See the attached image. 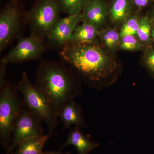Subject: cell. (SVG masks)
I'll return each mask as SVG.
<instances>
[{"mask_svg":"<svg viewBox=\"0 0 154 154\" xmlns=\"http://www.w3.org/2000/svg\"><path fill=\"white\" fill-rule=\"evenodd\" d=\"M77 75L62 61H41L36 68L34 84L57 117L65 105L79 94Z\"/></svg>","mask_w":154,"mask_h":154,"instance_id":"6da1fadb","label":"cell"},{"mask_svg":"<svg viewBox=\"0 0 154 154\" xmlns=\"http://www.w3.org/2000/svg\"><path fill=\"white\" fill-rule=\"evenodd\" d=\"M59 55L77 74L92 83L108 76L117 66L111 52L98 43H69L60 50Z\"/></svg>","mask_w":154,"mask_h":154,"instance_id":"7a4b0ae2","label":"cell"},{"mask_svg":"<svg viewBox=\"0 0 154 154\" xmlns=\"http://www.w3.org/2000/svg\"><path fill=\"white\" fill-rule=\"evenodd\" d=\"M24 108L17 86L6 81L0 86V144L6 151L11 146L15 122Z\"/></svg>","mask_w":154,"mask_h":154,"instance_id":"3957f363","label":"cell"},{"mask_svg":"<svg viewBox=\"0 0 154 154\" xmlns=\"http://www.w3.org/2000/svg\"><path fill=\"white\" fill-rule=\"evenodd\" d=\"M17 87L22 95L25 108L39 116L46 125L49 133L52 134L57 125L58 117L47 98L31 82L26 72L22 73Z\"/></svg>","mask_w":154,"mask_h":154,"instance_id":"277c9868","label":"cell"},{"mask_svg":"<svg viewBox=\"0 0 154 154\" xmlns=\"http://www.w3.org/2000/svg\"><path fill=\"white\" fill-rule=\"evenodd\" d=\"M60 14L58 0H35L31 8L25 14L30 35L45 40L60 19Z\"/></svg>","mask_w":154,"mask_h":154,"instance_id":"5b68a950","label":"cell"},{"mask_svg":"<svg viewBox=\"0 0 154 154\" xmlns=\"http://www.w3.org/2000/svg\"><path fill=\"white\" fill-rule=\"evenodd\" d=\"M26 12L19 0H10L0 13V52L22 37L27 24Z\"/></svg>","mask_w":154,"mask_h":154,"instance_id":"8992f818","label":"cell"},{"mask_svg":"<svg viewBox=\"0 0 154 154\" xmlns=\"http://www.w3.org/2000/svg\"><path fill=\"white\" fill-rule=\"evenodd\" d=\"M42 119L29 109L24 108L18 116L13 130L11 146L6 152L11 154L21 142L43 135Z\"/></svg>","mask_w":154,"mask_h":154,"instance_id":"52a82bcc","label":"cell"},{"mask_svg":"<svg viewBox=\"0 0 154 154\" xmlns=\"http://www.w3.org/2000/svg\"><path fill=\"white\" fill-rule=\"evenodd\" d=\"M45 39L30 35L18 39L17 44L2 59L8 63H19L41 59L45 50Z\"/></svg>","mask_w":154,"mask_h":154,"instance_id":"ba28073f","label":"cell"},{"mask_svg":"<svg viewBox=\"0 0 154 154\" xmlns=\"http://www.w3.org/2000/svg\"><path fill=\"white\" fill-rule=\"evenodd\" d=\"M82 20V12L60 18L45 39L48 45L54 48L61 49L69 42L73 33Z\"/></svg>","mask_w":154,"mask_h":154,"instance_id":"9c48e42d","label":"cell"},{"mask_svg":"<svg viewBox=\"0 0 154 154\" xmlns=\"http://www.w3.org/2000/svg\"><path fill=\"white\" fill-rule=\"evenodd\" d=\"M107 13L104 0H89L82 11V22L100 30L105 24Z\"/></svg>","mask_w":154,"mask_h":154,"instance_id":"30bf717a","label":"cell"},{"mask_svg":"<svg viewBox=\"0 0 154 154\" xmlns=\"http://www.w3.org/2000/svg\"><path fill=\"white\" fill-rule=\"evenodd\" d=\"M81 129L75 127L70 131L60 150L72 145L76 149L78 154H89L99 146V144L91 140L90 137L84 133Z\"/></svg>","mask_w":154,"mask_h":154,"instance_id":"8fae6325","label":"cell"},{"mask_svg":"<svg viewBox=\"0 0 154 154\" xmlns=\"http://www.w3.org/2000/svg\"><path fill=\"white\" fill-rule=\"evenodd\" d=\"M58 119L64 128H70L72 125L80 128L86 126L81 107L74 100L65 105L59 114Z\"/></svg>","mask_w":154,"mask_h":154,"instance_id":"7c38bea8","label":"cell"},{"mask_svg":"<svg viewBox=\"0 0 154 154\" xmlns=\"http://www.w3.org/2000/svg\"><path fill=\"white\" fill-rule=\"evenodd\" d=\"M52 135V134L48 133L23 141L18 144L16 151L11 154H42L45 143Z\"/></svg>","mask_w":154,"mask_h":154,"instance_id":"4fadbf2b","label":"cell"},{"mask_svg":"<svg viewBox=\"0 0 154 154\" xmlns=\"http://www.w3.org/2000/svg\"><path fill=\"white\" fill-rule=\"evenodd\" d=\"M100 30L88 23L82 22L78 25L73 33L69 43H98Z\"/></svg>","mask_w":154,"mask_h":154,"instance_id":"5bb4252c","label":"cell"},{"mask_svg":"<svg viewBox=\"0 0 154 154\" xmlns=\"http://www.w3.org/2000/svg\"><path fill=\"white\" fill-rule=\"evenodd\" d=\"M132 0H114L110 6V18L116 24L124 23L130 17Z\"/></svg>","mask_w":154,"mask_h":154,"instance_id":"9a60e30c","label":"cell"},{"mask_svg":"<svg viewBox=\"0 0 154 154\" xmlns=\"http://www.w3.org/2000/svg\"><path fill=\"white\" fill-rule=\"evenodd\" d=\"M99 38L110 52L119 46L120 42V33L115 29L108 28L100 30Z\"/></svg>","mask_w":154,"mask_h":154,"instance_id":"2e32d148","label":"cell"},{"mask_svg":"<svg viewBox=\"0 0 154 154\" xmlns=\"http://www.w3.org/2000/svg\"><path fill=\"white\" fill-rule=\"evenodd\" d=\"M89 0H58L61 14L67 15L82 12Z\"/></svg>","mask_w":154,"mask_h":154,"instance_id":"e0dca14e","label":"cell"},{"mask_svg":"<svg viewBox=\"0 0 154 154\" xmlns=\"http://www.w3.org/2000/svg\"><path fill=\"white\" fill-rule=\"evenodd\" d=\"M152 25V20L146 16L140 19L137 37L143 43H149L152 41L151 34Z\"/></svg>","mask_w":154,"mask_h":154,"instance_id":"ac0fdd59","label":"cell"},{"mask_svg":"<svg viewBox=\"0 0 154 154\" xmlns=\"http://www.w3.org/2000/svg\"><path fill=\"white\" fill-rule=\"evenodd\" d=\"M119 48L124 50L137 51L143 49V42L137 36L133 35H126L120 38Z\"/></svg>","mask_w":154,"mask_h":154,"instance_id":"d6986e66","label":"cell"},{"mask_svg":"<svg viewBox=\"0 0 154 154\" xmlns=\"http://www.w3.org/2000/svg\"><path fill=\"white\" fill-rule=\"evenodd\" d=\"M140 19L136 16H130L125 22L119 33L120 37L126 35L137 36L139 26Z\"/></svg>","mask_w":154,"mask_h":154,"instance_id":"ffe728a7","label":"cell"},{"mask_svg":"<svg viewBox=\"0 0 154 154\" xmlns=\"http://www.w3.org/2000/svg\"><path fill=\"white\" fill-rule=\"evenodd\" d=\"M146 66L154 75V48H149L147 51L144 57Z\"/></svg>","mask_w":154,"mask_h":154,"instance_id":"44dd1931","label":"cell"},{"mask_svg":"<svg viewBox=\"0 0 154 154\" xmlns=\"http://www.w3.org/2000/svg\"><path fill=\"white\" fill-rule=\"evenodd\" d=\"M8 63L4 60L2 59H1L0 61V86L6 82L5 80V76L6 68L8 64Z\"/></svg>","mask_w":154,"mask_h":154,"instance_id":"7402d4cb","label":"cell"},{"mask_svg":"<svg viewBox=\"0 0 154 154\" xmlns=\"http://www.w3.org/2000/svg\"><path fill=\"white\" fill-rule=\"evenodd\" d=\"M149 0H133L135 6L139 8H143L147 5Z\"/></svg>","mask_w":154,"mask_h":154,"instance_id":"603a6c76","label":"cell"},{"mask_svg":"<svg viewBox=\"0 0 154 154\" xmlns=\"http://www.w3.org/2000/svg\"><path fill=\"white\" fill-rule=\"evenodd\" d=\"M70 152H62L59 151H47L44 152L42 154H70Z\"/></svg>","mask_w":154,"mask_h":154,"instance_id":"cb8c5ba5","label":"cell"},{"mask_svg":"<svg viewBox=\"0 0 154 154\" xmlns=\"http://www.w3.org/2000/svg\"><path fill=\"white\" fill-rule=\"evenodd\" d=\"M152 41L154 44V23L153 22L152 27L151 34Z\"/></svg>","mask_w":154,"mask_h":154,"instance_id":"d4e9b609","label":"cell"},{"mask_svg":"<svg viewBox=\"0 0 154 154\" xmlns=\"http://www.w3.org/2000/svg\"><path fill=\"white\" fill-rule=\"evenodd\" d=\"M152 22H154V11L153 12V14L152 15Z\"/></svg>","mask_w":154,"mask_h":154,"instance_id":"484cf974","label":"cell"}]
</instances>
